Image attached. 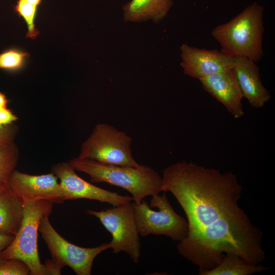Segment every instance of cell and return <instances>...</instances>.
Returning a JSON list of instances; mask_svg holds the SVG:
<instances>
[{
    "instance_id": "obj_21",
    "label": "cell",
    "mask_w": 275,
    "mask_h": 275,
    "mask_svg": "<svg viewBox=\"0 0 275 275\" xmlns=\"http://www.w3.org/2000/svg\"><path fill=\"white\" fill-rule=\"evenodd\" d=\"M18 131V126L14 123L0 127V148L14 143Z\"/></svg>"
},
{
    "instance_id": "obj_11",
    "label": "cell",
    "mask_w": 275,
    "mask_h": 275,
    "mask_svg": "<svg viewBox=\"0 0 275 275\" xmlns=\"http://www.w3.org/2000/svg\"><path fill=\"white\" fill-rule=\"evenodd\" d=\"M184 73L200 79L233 68L234 58L216 49L199 48L183 44L180 47Z\"/></svg>"
},
{
    "instance_id": "obj_22",
    "label": "cell",
    "mask_w": 275,
    "mask_h": 275,
    "mask_svg": "<svg viewBox=\"0 0 275 275\" xmlns=\"http://www.w3.org/2000/svg\"><path fill=\"white\" fill-rule=\"evenodd\" d=\"M18 120V117L11 109L7 107L0 108V127L13 123Z\"/></svg>"
},
{
    "instance_id": "obj_12",
    "label": "cell",
    "mask_w": 275,
    "mask_h": 275,
    "mask_svg": "<svg viewBox=\"0 0 275 275\" xmlns=\"http://www.w3.org/2000/svg\"><path fill=\"white\" fill-rule=\"evenodd\" d=\"M199 81L203 89L221 102L235 119L244 115L243 96L233 68L214 73Z\"/></svg>"
},
{
    "instance_id": "obj_25",
    "label": "cell",
    "mask_w": 275,
    "mask_h": 275,
    "mask_svg": "<svg viewBox=\"0 0 275 275\" xmlns=\"http://www.w3.org/2000/svg\"><path fill=\"white\" fill-rule=\"evenodd\" d=\"M9 100L6 98L5 94L0 92V108L7 107V103Z\"/></svg>"
},
{
    "instance_id": "obj_8",
    "label": "cell",
    "mask_w": 275,
    "mask_h": 275,
    "mask_svg": "<svg viewBox=\"0 0 275 275\" xmlns=\"http://www.w3.org/2000/svg\"><path fill=\"white\" fill-rule=\"evenodd\" d=\"M46 215L41 219L38 230L50 252L52 260L62 269L70 267L77 275H90L94 260L103 251L110 249L109 243L94 248H83L70 243L61 236Z\"/></svg>"
},
{
    "instance_id": "obj_16",
    "label": "cell",
    "mask_w": 275,
    "mask_h": 275,
    "mask_svg": "<svg viewBox=\"0 0 275 275\" xmlns=\"http://www.w3.org/2000/svg\"><path fill=\"white\" fill-rule=\"evenodd\" d=\"M268 269L261 264H252L238 255L228 253L215 267L210 269H199L200 275H251Z\"/></svg>"
},
{
    "instance_id": "obj_13",
    "label": "cell",
    "mask_w": 275,
    "mask_h": 275,
    "mask_svg": "<svg viewBox=\"0 0 275 275\" xmlns=\"http://www.w3.org/2000/svg\"><path fill=\"white\" fill-rule=\"evenodd\" d=\"M233 69L243 98L254 108L264 107L270 100L271 95L262 82L256 63L243 57H236Z\"/></svg>"
},
{
    "instance_id": "obj_15",
    "label": "cell",
    "mask_w": 275,
    "mask_h": 275,
    "mask_svg": "<svg viewBox=\"0 0 275 275\" xmlns=\"http://www.w3.org/2000/svg\"><path fill=\"white\" fill-rule=\"evenodd\" d=\"M23 216V201L6 187L0 194V234L15 235Z\"/></svg>"
},
{
    "instance_id": "obj_3",
    "label": "cell",
    "mask_w": 275,
    "mask_h": 275,
    "mask_svg": "<svg viewBox=\"0 0 275 275\" xmlns=\"http://www.w3.org/2000/svg\"><path fill=\"white\" fill-rule=\"evenodd\" d=\"M263 7L254 2L228 22L215 26L211 35L223 52L257 63L263 56Z\"/></svg>"
},
{
    "instance_id": "obj_18",
    "label": "cell",
    "mask_w": 275,
    "mask_h": 275,
    "mask_svg": "<svg viewBox=\"0 0 275 275\" xmlns=\"http://www.w3.org/2000/svg\"><path fill=\"white\" fill-rule=\"evenodd\" d=\"M37 8V6L23 0H18L15 7L16 12L24 19L26 23V36L31 39H35L39 35V31L35 25Z\"/></svg>"
},
{
    "instance_id": "obj_10",
    "label": "cell",
    "mask_w": 275,
    "mask_h": 275,
    "mask_svg": "<svg viewBox=\"0 0 275 275\" xmlns=\"http://www.w3.org/2000/svg\"><path fill=\"white\" fill-rule=\"evenodd\" d=\"M58 179L52 172L33 175L15 169L9 178L7 187L23 201L46 200L61 203L66 201V197Z\"/></svg>"
},
{
    "instance_id": "obj_14",
    "label": "cell",
    "mask_w": 275,
    "mask_h": 275,
    "mask_svg": "<svg viewBox=\"0 0 275 275\" xmlns=\"http://www.w3.org/2000/svg\"><path fill=\"white\" fill-rule=\"evenodd\" d=\"M173 4V0H131L123 7L124 18L126 21L151 19L159 22L167 16Z\"/></svg>"
},
{
    "instance_id": "obj_17",
    "label": "cell",
    "mask_w": 275,
    "mask_h": 275,
    "mask_svg": "<svg viewBox=\"0 0 275 275\" xmlns=\"http://www.w3.org/2000/svg\"><path fill=\"white\" fill-rule=\"evenodd\" d=\"M19 157V149L14 142L0 148V194L7 187L9 178L15 169Z\"/></svg>"
},
{
    "instance_id": "obj_23",
    "label": "cell",
    "mask_w": 275,
    "mask_h": 275,
    "mask_svg": "<svg viewBox=\"0 0 275 275\" xmlns=\"http://www.w3.org/2000/svg\"><path fill=\"white\" fill-rule=\"evenodd\" d=\"M14 235L0 234V265L5 261L2 257V252L12 242Z\"/></svg>"
},
{
    "instance_id": "obj_4",
    "label": "cell",
    "mask_w": 275,
    "mask_h": 275,
    "mask_svg": "<svg viewBox=\"0 0 275 275\" xmlns=\"http://www.w3.org/2000/svg\"><path fill=\"white\" fill-rule=\"evenodd\" d=\"M53 204L46 200H24L20 227L12 242L2 252L5 260L17 259L23 261L31 275H47L39 258L37 237L40 221L44 216L50 214Z\"/></svg>"
},
{
    "instance_id": "obj_5",
    "label": "cell",
    "mask_w": 275,
    "mask_h": 275,
    "mask_svg": "<svg viewBox=\"0 0 275 275\" xmlns=\"http://www.w3.org/2000/svg\"><path fill=\"white\" fill-rule=\"evenodd\" d=\"M152 196L149 205L143 200L132 203L139 235H163L180 241L187 236V220L174 210L165 194Z\"/></svg>"
},
{
    "instance_id": "obj_20",
    "label": "cell",
    "mask_w": 275,
    "mask_h": 275,
    "mask_svg": "<svg viewBox=\"0 0 275 275\" xmlns=\"http://www.w3.org/2000/svg\"><path fill=\"white\" fill-rule=\"evenodd\" d=\"M30 269L22 261L17 259L5 260L0 265V275H28Z\"/></svg>"
},
{
    "instance_id": "obj_24",
    "label": "cell",
    "mask_w": 275,
    "mask_h": 275,
    "mask_svg": "<svg viewBox=\"0 0 275 275\" xmlns=\"http://www.w3.org/2000/svg\"><path fill=\"white\" fill-rule=\"evenodd\" d=\"M48 274H60L62 268L52 259L47 260L44 264Z\"/></svg>"
},
{
    "instance_id": "obj_2",
    "label": "cell",
    "mask_w": 275,
    "mask_h": 275,
    "mask_svg": "<svg viewBox=\"0 0 275 275\" xmlns=\"http://www.w3.org/2000/svg\"><path fill=\"white\" fill-rule=\"evenodd\" d=\"M68 162L75 170L88 175L91 183L105 182L125 189L135 203L163 191L162 177L147 166H119L78 157Z\"/></svg>"
},
{
    "instance_id": "obj_26",
    "label": "cell",
    "mask_w": 275,
    "mask_h": 275,
    "mask_svg": "<svg viewBox=\"0 0 275 275\" xmlns=\"http://www.w3.org/2000/svg\"><path fill=\"white\" fill-rule=\"evenodd\" d=\"M26 2L32 4L38 7L41 3V0H23Z\"/></svg>"
},
{
    "instance_id": "obj_6",
    "label": "cell",
    "mask_w": 275,
    "mask_h": 275,
    "mask_svg": "<svg viewBox=\"0 0 275 275\" xmlns=\"http://www.w3.org/2000/svg\"><path fill=\"white\" fill-rule=\"evenodd\" d=\"M131 138L125 132L105 123L97 124L82 144L77 157L99 162L137 167L131 149Z\"/></svg>"
},
{
    "instance_id": "obj_9",
    "label": "cell",
    "mask_w": 275,
    "mask_h": 275,
    "mask_svg": "<svg viewBox=\"0 0 275 275\" xmlns=\"http://www.w3.org/2000/svg\"><path fill=\"white\" fill-rule=\"evenodd\" d=\"M52 172L58 179L64 189L66 200L87 199L107 203L113 206L124 204L132 201L130 196H122L111 191L84 180L75 172L69 162H62L54 164Z\"/></svg>"
},
{
    "instance_id": "obj_1",
    "label": "cell",
    "mask_w": 275,
    "mask_h": 275,
    "mask_svg": "<svg viewBox=\"0 0 275 275\" xmlns=\"http://www.w3.org/2000/svg\"><path fill=\"white\" fill-rule=\"evenodd\" d=\"M162 183L187 217V236L177 245L183 257L201 269L215 267L228 253L264 261L262 232L238 205L243 187L235 174L182 160L164 169Z\"/></svg>"
},
{
    "instance_id": "obj_7",
    "label": "cell",
    "mask_w": 275,
    "mask_h": 275,
    "mask_svg": "<svg viewBox=\"0 0 275 275\" xmlns=\"http://www.w3.org/2000/svg\"><path fill=\"white\" fill-rule=\"evenodd\" d=\"M86 212L97 217L111 234L112 239L108 243L114 253L124 252L133 262H139L141 244L132 203L99 211L88 209Z\"/></svg>"
},
{
    "instance_id": "obj_19",
    "label": "cell",
    "mask_w": 275,
    "mask_h": 275,
    "mask_svg": "<svg viewBox=\"0 0 275 275\" xmlns=\"http://www.w3.org/2000/svg\"><path fill=\"white\" fill-rule=\"evenodd\" d=\"M29 54L16 48H10L0 53V69L17 71L23 65Z\"/></svg>"
}]
</instances>
